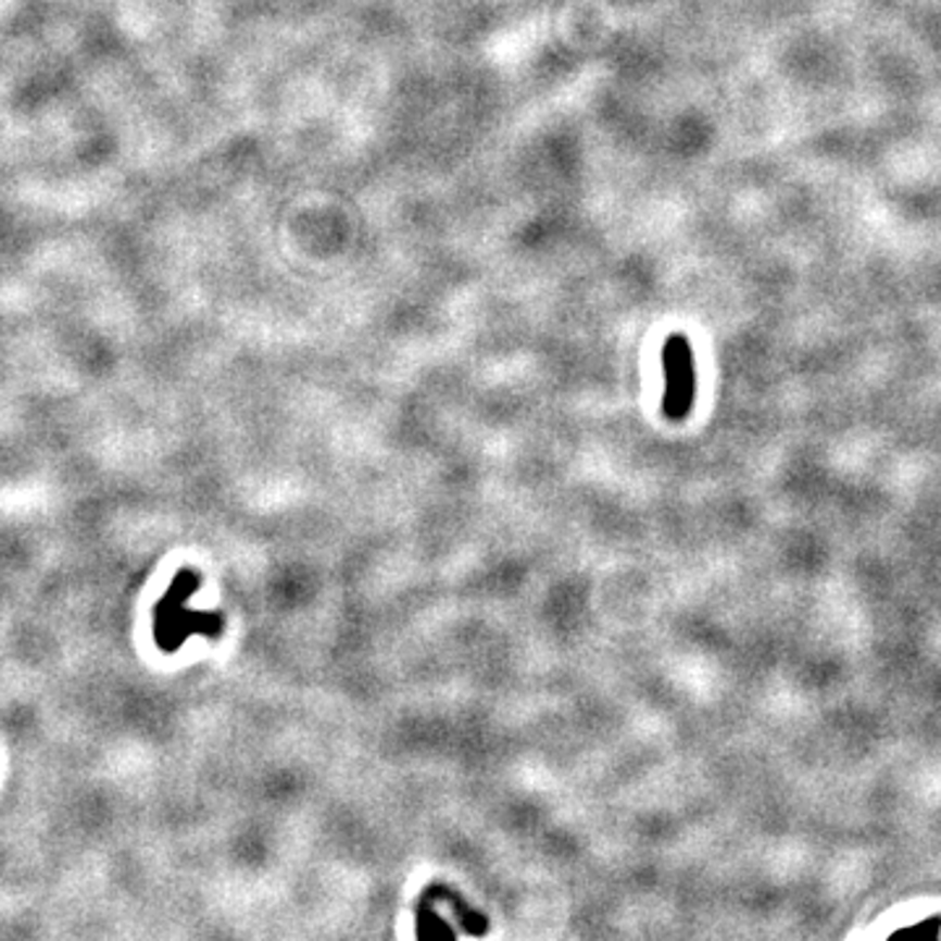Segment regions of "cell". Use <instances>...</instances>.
Wrapping results in <instances>:
<instances>
[{"label":"cell","mask_w":941,"mask_h":941,"mask_svg":"<svg viewBox=\"0 0 941 941\" xmlns=\"http://www.w3.org/2000/svg\"><path fill=\"white\" fill-rule=\"evenodd\" d=\"M199 589V576L195 570H180L173 581V589L160 599L158 612H154V641L158 647L173 654L180 643L189 636H221V617L217 615H199V612L184 610L186 599Z\"/></svg>","instance_id":"obj_1"},{"label":"cell","mask_w":941,"mask_h":941,"mask_svg":"<svg viewBox=\"0 0 941 941\" xmlns=\"http://www.w3.org/2000/svg\"><path fill=\"white\" fill-rule=\"evenodd\" d=\"M662 372H665V398L662 414L667 422H686L695 405V356L691 340L673 333L662 346Z\"/></svg>","instance_id":"obj_2"},{"label":"cell","mask_w":941,"mask_h":941,"mask_svg":"<svg viewBox=\"0 0 941 941\" xmlns=\"http://www.w3.org/2000/svg\"><path fill=\"white\" fill-rule=\"evenodd\" d=\"M424 898L450 902V905H453L455 915H457V918H461V926H463V931H466V933H485L487 928H489L487 915L485 913H476L474 907H470L468 902L461 898V894L453 892V889H448V887H442V884H431V887L424 889Z\"/></svg>","instance_id":"obj_3"},{"label":"cell","mask_w":941,"mask_h":941,"mask_svg":"<svg viewBox=\"0 0 941 941\" xmlns=\"http://www.w3.org/2000/svg\"><path fill=\"white\" fill-rule=\"evenodd\" d=\"M453 937V928L444 926L442 918L437 915L435 907H431V900L422 898L418 900L416 907V937L422 939H435V937Z\"/></svg>","instance_id":"obj_4"}]
</instances>
